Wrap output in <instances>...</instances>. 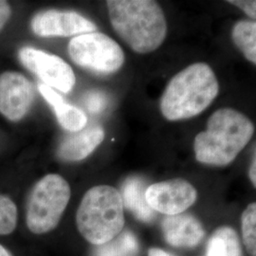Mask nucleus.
I'll list each match as a JSON object with an SVG mask.
<instances>
[{
    "label": "nucleus",
    "mask_w": 256,
    "mask_h": 256,
    "mask_svg": "<svg viewBox=\"0 0 256 256\" xmlns=\"http://www.w3.org/2000/svg\"><path fill=\"white\" fill-rule=\"evenodd\" d=\"M254 133V126L246 115L232 108L212 114L205 131L196 135L194 150L198 162L212 166L232 164Z\"/></svg>",
    "instance_id": "1"
},
{
    "label": "nucleus",
    "mask_w": 256,
    "mask_h": 256,
    "mask_svg": "<svg viewBox=\"0 0 256 256\" xmlns=\"http://www.w3.org/2000/svg\"><path fill=\"white\" fill-rule=\"evenodd\" d=\"M106 5L112 27L134 52L149 54L164 43L167 23L156 1L110 0Z\"/></svg>",
    "instance_id": "2"
},
{
    "label": "nucleus",
    "mask_w": 256,
    "mask_h": 256,
    "mask_svg": "<svg viewBox=\"0 0 256 256\" xmlns=\"http://www.w3.org/2000/svg\"><path fill=\"white\" fill-rule=\"evenodd\" d=\"M220 84L209 64H190L168 82L160 99V111L168 120L196 117L216 98Z\"/></svg>",
    "instance_id": "3"
},
{
    "label": "nucleus",
    "mask_w": 256,
    "mask_h": 256,
    "mask_svg": "<svg viewBox=\"0 0 256 256\" xmlns=\"http://www.w3.org/2000/svg\"><path fill=\"white\" fill-rule=\"evenodd\" d=\"M124 222L120 192L108 185L90 188L82 196L76 214L79 232L95 246L116 238L124 229Z\"/></svg>",
    "instance_id": "4"
},
{
    "label": "nucleus",
    "mask_w": 256,
    "mask_h": 256,
    "mask_svg": "<svg viewBox=\"0 0 256 256\" xmlns=\"http://www.w3.org/2000/svg\"><path fill=\"white\" fill-rule=\"evenodd\" d=\"M70 194V184L59 174H46L38 180L28 198V229L36 234L54 230L68 204Z\"/></svg>",
    "instance_id": "5"
},
{
    "label": "nucleus",
    "mask_w": 256,
    "mask_h": 256,
    "mask_svg": "<svg viewBox=\"0 0 256 256\" xmlns=\"http://www.w3.org/2000/svg\"><path fill=\"white\" fill-rule=\"evenodd\" d=\"M68 54L75 64L99 74H113L124 63L119 44L100 32L74 37L68 44Z\"/></svg>",
    "instance_id": "6"
},
{
    "label": "nucleus",
    "mask_w": 256,
    "mask_h": 256,
    "mask_svg": "<svg viewBox=\"0 0 256 256\" xmlns=\"http://www.w3.org/2000/svg\"><path fill=\"white\" fill-rule=\"evenodd\" d=\"M18 58L28 70L36 74L48 88H54L63 93L72 90L76 82L75 74L72 66L59 56L25 46L19 50Z\"/></svg>",
    "instance_id": "7"
},
{
    "label": "nucleus",
    "mask_w": 256,
    "mask_h": 256,
    "mask_svg": "<svg viewBox=\"0 0 256 256\" xmlns=\"http://www.w3.org/2000/svg\"><path fill=\"white\" fill-rule=\"evenodd\" d=\"M198 198V192L191 183L174 178L148 186L146 200L150 208L166 216L182 214Z\"/></svg>",
    "instance_id": "8"
},
{
    "label": "nucleus",
    "mask_w": 256,
    "mask_h": 256,
    "mask_svg": "<svg viewBox=\"0 0 256 256\" xmlns=\"http://www.w3.org/2000/svg\"><path fill=\"white\" fill-rule=\"evenodd\" d=\"M32 30L41 37H68L94 32L96 25L75 12L48 10L36 14L30 22Z\"/></svg>",
    "instance_id": "9"
},
{
    "label": "nucleus",
    "mask_w": 256,
    "mask_h": 256,
    "mask_svg": "<svg viewBox=\"0 0 256 256\" xmlns=\"http://www.w3.org/2000/svg\"><path fill=\"white\" fill-rule=\"evenodd\" d=\"M34 99L32 84L23 74H0V113L12 122L23 119Z\"/></svg>",
    "instance_id": "10"
},
{
    "label": "nucleus",
    "mask_w": 256,
    "mask_h": 256,
    "mask_svg": "<svg viewBox=\"0 0 256 256\" xmlns=\"http://www.w3.org/2000/svg\"><path fill=\"white\" fill-rule=\"evenodd\" d=\"M162 230L166 242L176 248L196 247L205 236L202 222L190 214L165 216Z\"/></svg>",
    "instance_id": "11"
},
{
    "label": "nucleus",
    "mask_w": 256,
    "mask_h": 256,
    "mask_svg": "<svg viewBox=\"0 0 256 256\" xmlns=\"http://www.w3.org/2000/svg\"><path fill=\"white\" fill-rule=\"evenodd\" d=\"M104 132L99 126L84 128L63 138L57 148V156L63 162H79L88 158L104 140Z\"/></svg>",
    "instance_id": "12"
},
{
    "label": "nucleus",
    "mask_w": 256,
    "mask_h": 256,
    "mask_svg": "<svg viewBox=\"0 0 256 256\" xmlns=\"http://www.w3.org/2000/svg\"><path fill=\"white\" fill-rule=\"evenodd\" d=\"M38 90L44 99L52 106L58 122L64 130L74 133L86 128L88 118L84 111L66 104L57 92L42 82L38 84Z\"/></svg>",
    "instance_id": "13"
},
{
    "label": "nucleus",
    "mask_w": 256,
    "mask_h": 256,
    "mask_svg": "<svg viewBox=\"0 0 256 256\" xmlns=\"http://www.w3.org/2000/svg\"><path fill=\"white\" fill-rule=\"evenodd\" d=\"M146 184L140 178H128L122 187V200L124 206L133 212L138 220L151 222L155 220L156 212L152 210L146 200Z\"/></svg>",
    "instance_id": "14"
},
{
    "label": "nucleus",
    "mask_w": 256,
    "mask_h": 256,
    "mask_svg": "<svg viewBox=\"0 0 256 256\" xmlns=\"http://www.w3.org/2000/svg\"><path fill=\"white\" fill-rule=\"evenodd\" d=\"M206 256H241V247L236 230L227 226L216 230L208 241Z\"/></svg>",
    "instance_id": "15"
},
{
    "label": "nucleus",
    "mask_w": 256,
    "mask_h": 256,
    "mask_svg": "<svg viewBox=\"0 0 256 256\" xmlns=\"http://www.w3.org/2000/svg\"><path fill=\"white\" fill-rule=\"evenodd\" d=\"M138 242L136 236L130 232H120L108 242L96 246L92 256H137Z\"/></svg>",
    "instance_id": "16"
},
{
    "label": "nucleus",
    "mask_w": 256,
    "mask_h": 256,
    "mask_svg": "<svg viewBox=\"0 0 256 256\" xmlns=\"http://www.w3.org/2000/svg\"><path fill=\"white\" fill-rule=\"evenodd\" d=\"M232 38L246 59L250 63L256 64V21H238L232 28Z\"/></svg>",
    "instance_id": "17"
},
{
    "label": "nucleus",
    "mask_w": 256,
    "mask_h": 256,
    "mask_svg": "<svg viewBox=\"0 0 256 256\" xmlns=\"http://www.w3.org/2000/svg\"><path fill=\"white\" fill-rule=\"evenodd\" d=\"M243 242L250 256H256V203H250L243 212L242 218Z\"/></svg>",
    "instance_id": "18"
},
{
    "label": "nucleus",
    "mask_w": 256,
    "mask_h": 256,
    "mask_svg": "<svg viewBox=\"0 0 256 256\" xmlns=\"http://www.w3.org/2000/svg\"><path fill=\"white\" fill-rule=\"evenodd\" d=\"M18 224V207L7 196L0 194V236L10 234Z\"/></svg>",
    "instance_id": "19"
},
{
    "label": "nucleus",
    "mask_w": 256,
    "mask_h": 256,
    "mask_svg": "<svg viewBox=\"0 0 256 256\" xmlns=\"http://www.w3.org/2000/svg\"><path fill=\"white\" fill-rule=\"evenodd\" d=\"M84 104L90 112L100 113L106 108L108 98L102 92L92 90L84 95Z\"/></svg>",
    "instance_id": "20"
},
{
    "label": "nucleus",
    "mask_w": 256,
    "mask_h": 256,
    "mask_svg": "<svg viewBox=\"0 0 256 256\" xmlns=\"http://www.w3.org/2000/svg\"><path fill=\"white\" fill-rule=\"evenodd\" d=\"M230 4H232L238 7L239 9L245 12L250 18H256V2L254 0H229Z\"/></svg>",
    "instance_id": "21"
},
{
    "label": "nucleus",
    "mask_w": 256,
    "mask_h": 256,
    "mask_svg": "<svg viewBox=\"0 0 256 256\" xmlns=\"http://www.w3.org/2000/svg\"><path fill=\"white\" fill-rule=\"evenodd\" d=\"M12 14V10L9 3L6 1H0V30L9 21Z\"/></svg>",
    "instance_id": "22"
},
{
    "label": "nucleus",
    "mask_w": 256,
    "mask_h": 256,
    "mask_svg": "<svg viewBox=\"0 0 256 256\" xmlns=\"http://www.w3.org/2000/svg\"><path fill=\"white\" fill-rule=\"evenodd\" d=\"M248 176H250V180L252 183V185L256 187V156L252 162V164L250 167V171H248Z\"/></svg>",
    "instance_id": "23"
},
{
    "label": "nucleus",
    "mask_w": 256,
    "mask_h": 256,
    "mask_svg": "<svg viewBox=\"0 0 256 256\" xmlns=\"http://www.w3.org/2000/svg\"><path fill=\"white\" fill-rule=\"evenodd\" d=\"M148 256H174L169 252H166L164 250L158 248H151L148 250Z\"/></svg>",
    "instance_id": "24"
},
{
    "label": "nucleus",
    "mask_w": 256,
    "mask_h": 256,
    "mask_svg": "<svg viewBox=\"0 0 256 256\" xmlns=\"http://www.w3.org/2000/svg\"><path fill=\"white\" fill-rule=\"evenodd\" d=\"M0 256H12L9 250L0 244Z\"/></svg>",
    "instance_id": "25"
}]
</instances>
